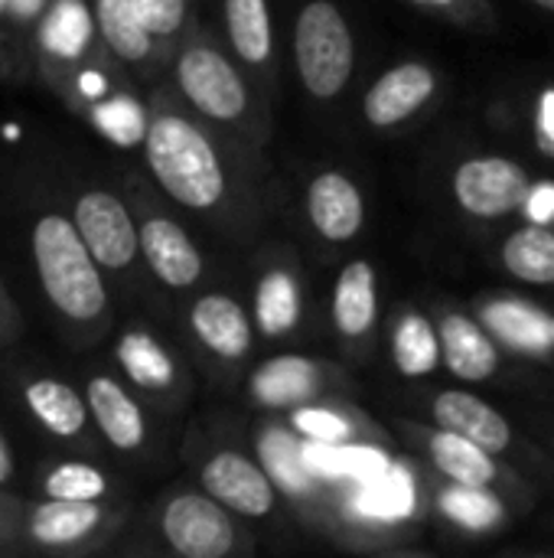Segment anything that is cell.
I'll return each mask as SVG.
<instances>
[{
    "mask_svg": "<svg viewBox=\"0 0 554 558\" xmlns=\"http://www.w3.org/2000/svg\"><path fill=\"white\" fill-rule=\"evenodd\" d=\"M532 196L529 173L509 157H470L454 170V199L477 219H500Z\"/></svg>",
    "mask_w": 554,
    "mask_h": 558,
    "instance_id": "7c38bea8",
    "label": "cell"
},
{
    "mask_svg": "<svg viewBox=\"0 0 554 558\" xmlns=\"http://www.w3.org/2000/svg\"><path fill=\"white\" fill-rule=\"evenodd\" d=\"M124 507L118 500H52L23 497L10 556L78 558L104 549L121 533Z\"/></svg>",
    "mask_w": 554,
    "mask_h": 558,
    "instance_id": "3957f363",
    "label": "cell"
},
{
    "mask_svg": "<svg viewBox=\"0 0 554 558\" xmlns=\"http://www.w3.org/2000/svg\"><path fill=\"white\" fill-rule=\"evenodd\" d=\"M307 216L327 242H349L366 222V203L346 173L327 170L307 190Z\"/></svg>",
    "mask_w": 554,
    "mask_h": 558,
    "instance_id": "e0dca14e",
    "label": "cell"
},
{
    "mask_svg": "<svg viewBox=\"0 0 554 558\" xmlns=\"http://www.w3.org/2000/svg\"><path fill=\"white\" fill-rule=\"evenodd\" d=\"M392 356L402 376H428L441 360V333L424 317H408L392 340Z\"/></svg>",
    "mask_w": 554,
    "mask_h": 558,
    "instance_id": "f1b7e54d",
    "label": "cell"
},
{
    "mask_svg": "<svg viewBox=\"0 0 554 558\" xmlns=\"http://www.w3.org/2000/svg\"><path fill=\"white\" fill-rule=\"evenodd\" d=\"M549 333H552V340H554V317H552V324H549Z\"/></svg>",
    "mask_w": 554,
    "mask_h": 558,
    "instance_id": "ee69618b",
    "label": "cell"
},
{
    "mask_svg": "<svg viewBox=\"0 0 554 558\" xmlns=\"http://www.w3.org/2000/svg\"><path fill=\"white\" fill-rule=\"evenodd\" d=\"M49 0H7V36L10 39H23L26 52H29V33L36 26V20L42 16Z\"/></svg>",
    "mask_w": 554,
    "mask_h": 558,
    "instance_id": "e575fe53",
    "label": "cell"
},
{
    "mask_svg": "<svg viewBox=\"0 0 554 558\" xmlns=\"http://www.w3.org/2000/svg\"><path fill=\"white\" fill-rule=\"evenodd\" d=\"M294 59L304 88L313 98H336L356 62L353 29L333 0H310L294 26Z\"/></svg>",
    "mask_w": 554,
    "mask_h": 558,
    "instance_id": "5b68a950",
    "label": "cell"
},
{
    "mask_svg": "<svg viewBox=\"0 0 554 558\" xmlns=\"http://www.w3.org/2000/svg\"><path fill=\"white\" fill-rule=\"evenodd\" d=\"M78 114H85L95 124V131H101L108 141H114L121 147L144 144V134L150 124V111H144V105L134 95L114 92V88H108L104 95L88 101Z\"/></svg>",
    "mask_w": 554,
    "mask_h": 558,
    "instance_id": "4316f807",
    "label": "cell"
},
{
    "mask_svg": "<svg viewBox=\"0 0 554 558\" xmlns=\"http://www.w3.org/2000/svg\"><path fill=\"white\" fill-rule=\"evenodd\" d=\"M535 7H542V10H552L554 13V0H532Z\"/></svg>",
    "mask_w": 554,
    "mask_h": 558,
    "instance_id": "7bdbcfd3",
    "label": "cell"
},
{
    "mask_svg": "<svg viewBox=\"0 0 554 558\" xmlns=\"http://www.w3.org/2000/svg\"><path fill=\"white\" fill-rule=\"evenodd\" d=\"M26 252L59 337L72 347L98 340L111 324V281L72 216L56 206H36L26 229Z\"/></svg>",
    "mask_w": 554,
    "mask_h": 558,
    "instance_id": "6da1fadb",
    "label": "cell"
},
{
    "mask_svg": "<svg viewBox=\"0 0 554 558\" xmlns=\"http://www.w3.org/2000/svg\"><path fill=\"white\" fill-rule=\"evenodd\" d=\"M294 425H297V432H304L310 441H330V445H340V441H346V438H349V425H346L340 415L327 412V409H297Z\"/></svg>",
    "mask_w": 554,
    "mask_h": 558,
    "instance_id": "d6a6232c",
    "label": "cell"
},
{
    "mask_svg": "<svg viewBox=\"0 0 554 558\" xmlns=\"http://www.w3.org/2000/svg\"><path fill=\"white\" fill-rule=\"evenodd\" d=\"M3 389L20 412V418L49 445L65 451H88L98 441L88 399L82 383L65 379L62 373L39 363H7Z\"/></svg>",
    "mask_w": 554,
    "mask_h": 558,
    "instance_id": "277c9868",
    "label": "cell"
},
{
    "mask_svg": "<svg viewBox=\"0 0 554 558\" xmlns=\"http://www.w3.org/2000/svg\"><path fill=\"white\" fill-rule=\"evenodd\" d=\"M23 333V317H20V307L16 301L10 298L7 284L0 281V353H7Z\"/></svg>",
    "mask_w": 554,
    "mask_h": 558,
    "instance_id": "8d00e7d4",
    "label": "cell"
},
{
    "mask_svg": "<svg viewBox=\"0 0 554 558\" xmlns=\"http://www.w3.org/2000/svg\"><path fill=\"white\" fill-rule=\"evenodd\" d=\"M137 10L150 29V36L157 39V46L173 43L183 26H186V13H189V0H137Z\"/></svg>",
    "mask_w": 554,
    "mask_h": 558,
    "instance_id": "4dcf8cb0",
    "label": "cell"
},
{
    "mask_svg": "<svg viewBox=\"0 0 554 558\" xmlns=\"http://www.w3.org/2000/svg\"><path fill=\"white\" fill-rule=\"evenodd\" d=\"M101 46L91 0H49L29 33V62L49 92L85 65Z\"/></svg>",
    "mask_w": 554,
    "mask_h": 558,
    "instance_id": "52a82bcc",
    "label": "cell"
},
{
    "mask_svg": "<svg viewBox=\"0 0 554 558\" xmlns=\"http://www.w3.org/2000/svg\"><path fill=\"white\" fill-rule=\"evenodd\" d=\"M82 392L98 432V441L114 454L137 458L150 445V418L137 392L121 379L118 369L88 366L82 369Z\"/></svg>",
    "mask_w": 554,
    "mask_h": 558,
    "instance_id": "30bf717a",
    "label": "cell"
},
{
    "mask_svg": "<svg viewBox=\"0 0 554 558\" xmlns=\"http://www.w3.org/2000/svg\"><path fill=\"white\" fill-rule=\"evenodd\" d=\"M173 78L180 95L209 121H238L248 108L245 78L216 46L202 39H193L176 52Z\"/></svg>",
    "mask_w": 554,
    "mask_h": 558,
    "instance_id": "9c48e42d",
    "label": "cell"
},
{
    "mask_svg": "<svg viewBox=\"0 0 554 558\" xmlns=\"http://www.w3.org/2000/svg\"><path fill=\"white\" fill-rule=\"evenodd\" d=\"M69 216L108 281H121L137 271V262H144L140 232H137L134 206L124 196L98 183L82 186L72 196Z\"/></svg>",
    "mask_w": 554,
    "mask_h": 558,
    "instance_id": "8992f818",
    "label": "cell"
},
{
    "mask_svg": "<svg viewBox=\"0 0 554 558\" xmlns=\"http://www.w3.org/2000/svg\"><path fill=\"white\" fill-rule=\"evenodd\" d=\"M7 36V0H0V39Z\"/></svg>",
    "mask_w": 554,
    "mask_h": 558,
    "instance_id": "b9f144b4",
    "label": "cell"
},
{
    "mask_svg": "<svg viewBox=\"0 0 554 558\" xmlns=\"http://www.w3.org/2000/svg\"><path fill=\"white\" fill-rule=\"evenodd\" d=\"M431 458L438 464V471L460 484V487H480L487 490L493 481H496V461H493V451L480 448L477 441L457 435V432H447L441 428L434 438H431Z\"/></svg>",
    "mask_w": 554,
    "mask_h": 558,
    "instance_id": "cb8c5ba5",
    "label": "cell"
},
{
    "mask_svg": "<svg viewBox=\"0 0 554 558\" xmlns=\"http://www.w3.org/2000/svg\"><path fill=\"white\" fill-rule=\"evenodd\" d=\"M251 392L261 405L271 409L304 405L317 392V366L304 356H274L264 366H258Z\"/></svg>",
    "mask_w": 554,
    "mask_h": 558,
    "instance_id": "603a6c76",
    "label": "cell"
},
{
    "mask_svg": "<svg viewBox=\"0 0 554 558\" xmlns=\"http://www.w3.org/2000/svg\"><path fill=\"white\" fill-rule=\"evenodd\" d=\"M434 422L447 432H457L470 441H477L480 448L500 454L509 448L513 441V428L506 422V415H500L490 402H483L473 392L464 389H447L434 399Z\"/></svg>",
    "mask_w": 554,
    "mask_h": 558,
    "instance_id": "ffe728a7",
    "label": "cell"
},
{
    "mask_svg": "<svg viewBox=\"0 0 554 558\" xmlns=\"http://www.w3.org/2000/svg\"><path fill=\"white\" fill-rule=\"evenodd\" d=\"M144 160L153 183L189 213H209L225 199L229 180L216 144L193 118L170 105L150 111Z\"/></svg>",
    "mask_w": 554,
    "mask_h": 558,
    "instance_id": "7a4b0ae2",
    "label": "cell"
},
{
    "mask_svg": "<svg viewBox=\"0 0 554 558\" xmlns=\"http://www.w3.org/2000/svg\"><path fill=\"white\" fill-rule=\"evenodd\" d=\"M529 206H532L535 219L545 222V219H549V209L554 213V186H545V190L532 193V196H529Z\"/></svg>",
    "mask_w": 554,
    "mask_h": 558,
    "instance_id": "ab89813d",
    "label": "cell"
},
{
    "mask_svg": "<svg viewBox=\"0 0 554 558\" xmlns=\"http://www.w3.org/2000/svg\"><path fill=\"white\" fill-rule=\"evenodd\" d=\"M366 510H372L379 517L405 513L408 510V481L402 474H395L389 481H379L376 477V484L366 494Z\"/></svg>",
    "mask_w": 554,
    "mask_h": 558,
    "instance_id": "836d02e7",
    "label": "cell"
},
{
    "mask_svg": "<svg viewBox=\"0 0 554 558\" xmlns=\"http://www.w3.org/2000/svg\"><path fill=\"white\" fill-rule=\"evenodd\" d=\"M232 510L206 490L170 494L157 510V533L180 558H225L235 549Z\"/></svg>",
    "mask_w": 554,
    "mask_h": 558,
    "instance_id": "ba28073f",
    "label": "cell"
},
{
    "mask_svg": "<svg viewBox=\"0 0 554 558\" xmlns=\"http://www.w3.org/2000/svg\"><path fill=\"white\" fill-rule=\"evenodd\" d=\"M300 320V291L294 275L271 271L261 278L255 294V324L264 337H284Z\"/></svg>",
    "mask_w": 554,
    "mask_h": 558,
    "instance_id": "83f0119b",
    "label": "cell"
},
{
    "mask_svg": "<svg viewBox=\"0 0 554 558\" xmlns=\"http://www.w3.org/2000/svg\"><path fill=\"white\" fill-rule=\"evenodd\" d=\"M438 333H441V360L451 369V376L464 383H483L500 369V347L477 320L464 314H447Z\"/></svg>",
    "mask_w": 554,
    "mask_h": 558,
    "instance_id": "44dd1931",
    "label": "cell"
},
{
    "mask_svg": "<svg viewBox=\"0 0 554 558\" xmlns=\"http://www.w3.org/2000/svg\"><path fill=\"white\" fill-rule=\"evenodd\" d=\"M503 265L513 278L549 288L554 284V232L542 222L516 229L503 242Z\"/></svg>",
    "mask_w": 554,
    "mask_h": 558,
    "instance_id": "484cf974",
    "label": "cell"
},
{
    "mask_svg": "<svg viewBox=\"0 0 554 558\" xmlns=\"http://www.w3.org/2000/svg\"><path fill=\"white\" fill-rule=\"evenodd\" d=\"M16 474H20V461H16V448L0 422V487H13L16 484Z\"/></svg>",
    "mask_w": 554,
    "mask_h": 558,
    "instance_id": "f35d334b",
    "label": "cell"
},
{
    "mask_svg": "<svg viewBox=\"0 0 554 558\" xmlns=\"http://www.w3.org/2000/svg\"><path fill=\"white\" fill-rule=\"evenodd\" d=\"M261 458L268 464V474L271 481L284 484L287 490L300 494L307 490V481H310V464L304 458V448H297L287 435H268L261 441Z\"/></svg>",
    "mask_w": 554,
    "mask_h": 558,
    "instance_id": "f546056e",
    "label": "cell"
},
{
    "mask_svg": "<svg viewBox=\"0 0 554 558\" xmlns=\"http://www.w3.org/2000/svg\"><path fill=\"white\" fill-rule=\"evenodd\" d=\"M438 78L424 62H402L389 69L362 98V114L372 128H395L408 121L434 95Z\"/></svg>",
    "mask_w": 554,
    "mask_h": 558,
    "instance_id": "2e32d148",
    "label": "cell"
},
{
    "mask_svg": "<svg viewBox=\"0 0 554 558\" xmlns=\"http://www.w3.org/2000/svg\"><path fill=\"white\" fill-rule=\"evenodd\" d=\"M101 49L131 69H147L157 56V39L150 36L137 0H91Z\"/></svg>",
    "mask_w": 554,
    "mask_h": 558,
    "instance_id": "d6986e66",
    "label": "cell"
},
{
    "mask_svg": "<svg viewBox=\"0 0 554 558\" xmlns=\"http://www.w3.org/2000/svg\"><path fill=\"white\" fill-rule=\"evenodd\" d=\"M225 33L242 62L264 65L274 52L268 0H225Z\"/></svg>",
    "mask_w": 554,
    "mask_h": 558,
    "instance_id": "d4e9b609",
    "label": "cell"
},
{
    "mask_svg": "<svg viewBox=\"0 0 554 558\" xmlns=\"http://www.w3.org/2000/svg\"><path fill=\"white\" fill-rule=\"evenodd\" d=\"M444 510L467 526H490L500 513L496 504L487 494H480V487H460V484L457 490L444 494Z\"/></svg>",
    "mask_w": 554,
    "mask_h": 558,
    "instance_id": "1f68e13d",
    "label": "cell"
},
{
    "mask_svg": "<svg viewBox=\"0 0 554 558\" xmlns=\"http://www.w3.org/2000/svg\"><path fill=\"white\" fill-rule=\"evenodd\" d=\"M379 294H376V268L362 258L349 262L333 288V324L343 337L359 340L376 327Z\"/></svg>",
    "mask_w": 554,
    "mask_h": 558,
    "instance_id": "7402d4cb",
    "label": "cell"
},
{
    "mask_svg": "<svg viewBox=\"0 0 554 558\" xmlns=\"http://www.w3.org/2000/svg\"><path fill=\"white\" fill-rule=\"evenodd\" d=\"M134 216L140 232V258L150 278L167 291L196 288L206 275V262L193 235L173 216L150 209L140 199H134Z\"/></svg>",
    "mask_w": 554,
    "mask_h": 558,
    "instance_id": "8fae6325",
    "label": "cell"
},
{
    "mask_svg": "<svg viewBox=\"0 0 554 558\" xmlns=\"http://www.w3.org/2000/svg\"><path fill=\"white\" fill-rule=\"evenodd\" d=\"M111 363L137 396L170 399L180 389V366L173 350L147 327H124L114 337Z\"/></svg>",
    "mask_w": 554,
    "mask_h": 558,
    "instance_id": "5bb4252c",
    "label": "cell"
},
{
    "mask_svg": "<svg viewBox=\"0 0 554 558\" xmlns=\"http://www.w3.org/2000/svg\"><path fill=\"white\" fill-rule=\"evenodd\" d=\"M189 330L219 360H242L251 350L248 311L229 294H202L189 307Z\"/></svg>",
    "mask_w": 554,
    "mask_h": 558,
    "instance_id": "ac0fdd59",
    "label": "cell"
},
{
    "mask_svg": "<svg viewBox=\"0 0 554 558\" xmlns=\"http://www.w3.org/2000/svg\"><path fill=\"white\" fill-rule=\"evenodd\" d=\"M199 484L238 517L261 520L274 510V481L238 451H216L199 468Z\"/></svg>",
    "mask_w": 554,
    "mask_h": 558,
    "instance_id": "4fadbf2b",
    "label": "cell"
},
{
    "mask_svg": "<svg viewBox=\"0 0 554 558\" xmlns=\"http://www.w3.org/2000/svg\"><path fill=\"white\" fill-rule=\"evenodd\" d=\"M535 141L539 150L554 160V85H549L539 95V111H535Z\"/></svg>",
    "mask_w": 554,
    "mask_h": 558,
    "instance_id": "74e56055",
    "label": "cell"
},
{
    "mask_svg": "<svg viewBox=\"0 0 554 558\" xmlns=\"http://www.w3.org/2000/svg\"><path fill=\"white\" fill-rule=\"evenodd\" d=\"M20 510H23V497L13 487H0V556L13 553Z\"/></svg>",
    "mask_w": 554,
    "mask_h": 558,
    "instance_id": "d590c367",
    "label": "cell"
},
{
    "mask_svg": "<svg viewBox=\"0 0 554 558\" xmlns=\"http://www.w3.org/2000/svg\"><path fill=\"white\" fill-rule=\"evenodd\" d=\"M29 497L52 500H114L111 474L88 451H52L29 471Z\"/></svg>",
    "mask_w": 554,
    "mask_h": 558,
    "instance_id": "9a60e30c",
    "label": "cell"
},
{
    "mask_svg": "<svg viewBox=\"0 0 554 558\" xmlns=\"http://www.w3.org/2000/svg\"><path fill=\"white\" fill-rule=\"evenodd\" d=\"M408 3H418V7H434V10H444V7H451L454 0H408Z\"/></svg>",
    "mask_w": 554,
    "mask_h": 558,
    "instance_id": "60d3db41",
    "label": "cell"
}]
</instances>
